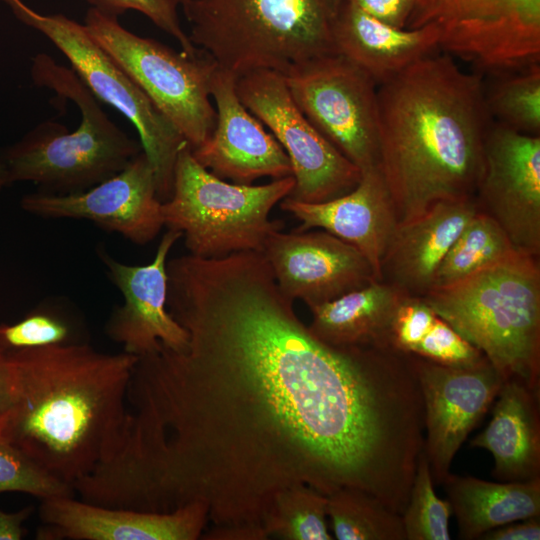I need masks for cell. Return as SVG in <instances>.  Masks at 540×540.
<instances>
[{
    "mask_svg": "<svg viewBox=\"0 0 540 540\" xmlns=\"http://www.w3.org/2000/svg\"><path fill=\"white\" fill-rule=\"evenodd\" d=\"M442 484L462 540H477L504 524L540 516V477L491 482L449 473Z\"/></svg>",
    "mask_w": 540,
    "mask_h": 540,
    "instance_id": "25",
    "label": "cell"
},
{
    "mask_svg": "<svg viewBox=\"0 0 540 540\" xmlns=\"http://www.w3.org/2000/svg\"><path fill=\"white\" fill-rule=\"evenodd\" d=\"M479 210L475 197L443 200L398 224L381 265V281L406 296H424L443 258Z\"/></svg>",
    "mask_w": 540,
    "mask_h": 540,
    "instance_id": "21",
    "label": "cell"
},
{
    "mask_svg": "<svg viewBox=\"0 0 540 540\" xmlns=\"http://www.w3.org/2000/svg\"><path fill=\"white\" fill-rule=\"evenodd\" d=\"M268 538L264 529L247 526H212L200 537L204 540H265Z\"/></svg>",
    "mask_w": 540,
    "mask_h": 540,
    "instance_id": "39",
    "label": "cell"
},
{
    "mask_svg": "<svg viewBox=\"0 0 540 540\" xmlns=\"http://www.w3.org/2000/svg\"><path fill=\"white\" fill-rule=\"evenodd\" d=\"M428 459L421 452L402 519L406 540H450V503L434 490Z\"/></svg>",
    "mask_w": 540,
    "mask_h": 540,
    "instance_id": "30",
    "label": "cell"
},
{
    "mask_svg": "<svg viewBox=\"0 0 540 540\" xmlns=\"http://www.w3.org/2000/svg\"><path fill=\"white\" fill-rule=\"evenodd\" d=\"M17 385L13 364L8 352L0 348V434L16 405Z\"/></svg>",
    "mask_w": 540,
    "mask_h": 540,
    "instance_id": "37",
    "label": "cell"
},
{
    "mask_svg": "<svg viewBox=\"0 0 540 540\" xmlns=\"http://www.w3.org/2000/svg\"><path fill=\"white\" fill-rule=\"evenodd\" d=\"M32 512V507H25L15 513L0 510V540L22 539L25 533L23 524Z\"/></svg>",
    "mask_w": 540,
    "mask_h": 540,
    "instance_id": "40",
    "label": "cell"
},
{
    "mask_svg": "<svg viewBox=\"0 0 540 540\" xmlns=\"http://www.w3.org/2000/svg\"><path fill=\"white\" fill-rule=\"evenodd\" d=\"M338 54L364 70L377 85L440 49L433 26L398 28L344 0L334 25Z\"/></svg>",
    "mask_w": 540,
    "mask_h": 540,
    "instance_id": "22",
    "label": "cell"
},
{
    "mask_svg": "<svg viewBox=\"0 0 540 540\" xmlns=\"http://www.w3.org/2000/svg\"><path fill=\"white\" fill-rule=\"evenodd\" d=\"M353 5L386 24L406 28L415 0H348Z\"/></svg>",
    "mask_w": 540,
    "mask_h": 540,
    "instance_id": "36",
    "label": "cell"
},
{
    "mask_svg": "<svg viewBox=\"0 0 540 540\" xmlns=\"http://www.w3.org/2000/svg\"><path fill=\"white\" fill-rule=\"evenodd\" d=\"M447 366H471L485 358L447 322L437 317L413 354Z\"/></svg>",
    "mask_w": 540,
    "mask_h": 540,
    "instance_id": "34",
    "label": "cell"
},
{
    "mask_svg": "<svg viewBox=\"0 0 540 540\" xmlns=\"http://www.w3.org/2000/svg\"><path fill=\"white\" fill-rule=\"evenodd\" d=\"M236 91L289 157L295 180L289 198L319 203L356 187L361 171L300 111L283 74L264 69L248 72L237 78Z\"/></svg>",
    "mask_w": 540,
    "mask_h": 540,
    "instance_id": "12",
    "label": "cell"
},
{
    "mask_svg": "<svg viewBox=\"0 0 540 540\" xmlns=\"http://www.w3.org/2000/svg\"><path fill=\"white\" fill-rule=\"evenodd\" d=\"M39 540H197L209 512L195 502L169 513L110 508L72 497L42 500Z\"/></svg>",
    "mask_w": 540,
    "mask_h": 540,
    "instance_id": "19",
    "label": "cell"
},
{
    "mask_svg": "<svg viewBox=\"0 0 540 540\" xmlns=\"http://www.w3.org/2000/svg\"><path fill=\"white\" fill-rule=\"evenodd\" d=\"M495 399L491 421L470 446L491 453L501 482L540 477V392L505 380Z\"/></svg>",
    "mask_w": 540,
    "mask_h": 540,
    "instance_id": "23",
    "label": "cell"
},
{
    "mask_svg": "<svg viewBox=\"0 0 540 540\" xmlns=\"http://www.w3.org/2000/svg\"><path fill=\"white\" fill-rule=\"evenodd\" d=\"M263 254L282 293L308 308L376 280L370 263L354 246L325 230L275 231Z\"/></svg>",
    "mask_w": 540,
    "mask_h": 540,
    "instance_id": "16",
    "label": "cell"
},
{
    "mask_svg": "<svg viewBox=\"0 0 540 540\" xmlns=\"http://www.w3.org/2000/svg\"><path fill=\"white\" fill-rule=\"evenodd\" d=\"M437 317L423 297L404 296L392 319L390 346L401 353L413 354Z\"/></svg>",
    "mask_w": 540,
    "mask_h": 540,
    "instance_id": "35",
    "label": "cell"
},
{
    "mask_svg": "<svg viewBox=\"0 0 540 540\" xmlns=\"http://www.w3.org/2000/svg\"><path fill=\"white\" fill-rule=\"evenodd\" d=\"M294 186L293 176L263 185L226 182L185 147L175 164L171 197L161 205L164 226L181 232L196 257L263 252L270 235L283 228L281 220H270V212Z\"/></svg>",
    "mask_w": 540,
    "mask_h": 540,
    "instance_id": "7",
    "label": "cell"
},
{
    "mask_svg": "<svg viewBox=\"0 0 540 540\" xmlns=\"http://www.w3.org/2000/svg\"><path fill=\"white\" fill-rule=\"evenodd\" d=\"M516 251L501 226L479 209L449 248L436 271L430 290L467 279L498 264Z\"/></svg>",
    "mask_w": 540,
    "mask_h": 540,
    "instance_id": "26",
    "label": "cell"
},
{
    "mask_svg": "<svg viewBox=\"0 0 540 540\" xmlns=\"http://www.w3.org/2000/svg\"><path fill=\"white\" fill-rule=\"evenodd\" d=\"M22 492L42 500L75 496L71 485L56 478L22 450L0 436V493Z\"/></svg>",
    "mask_w": 540,
    "mask_h": 540,
    "instance_id": "31",
    "label": "cell"
},
{
    "mask_svg": "<svg viewBox=\"0 0 540 540\" xmlns=\"http://www.w3.org/2000/svg\"><path fill=\"white\" fill-rule=\"evenodd\" d=\"M236 80L233 74L216 70L211 82L216 124L210 137L191 150L193 157L215 176L235 184L293 176L285 150L241 102Z\"/></svg>",
    "mask_w": 540,
    "mask_h": 540,
    "instance_id": "18",
    "label": "cell"
},
{
    "mask_svg": "<svg viewBox=\"0 0 540 540\" xmlns=\"http://www.w3.org/2000/svg\"><path fill=\"white\" fill-rule=\"evenodd\" d=\"M475 199L516 250L540 253V136L497 122L488 131Z\"/></svg>",
    "mask_w": 540,
    "mask_h": 540,
    "instance_id": "14",
    "label": "cell"
},
{
    "mask_svg": "<svg viewBox=\"0 0 540 540\" xmlns=\"http://www.w3.org/2000/svg\"><path fill=\"white\" fill-rule=\"evenodd\" d=\"M31 77L35 85L74 102L81 121L74 131L58 122H42L5 148L0 159L10 183L33 182L50 194L77 193L117 174L142 152L140 143L106 115L71 68L38 53Z\"/></svg>",
    "mask_w": 540,
    "mask_h": 540,
    "instance_id": "5",
    "label": "cell"
},
{
    "mask_svg": "<svg viewBox=\"0 0 540 540\" xmlns=\"http://www.w3.org/2000/svg\"><path fill=\"white\" fill-rule=\"evenodd\" d=\"M8 355L17 398L0 436L73 487L112 451L138 357L69 342Z\"/></svg>",
    "mask_w": 540,
    "mask_h": 540,
    "instance_id": "3",
    "label": "cell"
},
{
    "mask_svg": "<svg viewBox=\"0 0 540 540\" xmlns=\"http://www.w3.org/2000/svg\"><path fill=\"white\" fill-rule=\"evenodd\" d=\"M379 169L398 224L474 197L493 122L480 73L433 53L377 87Z\"/></svg>",
    "mask_w": 540,
    "mask_h": 540,
    "instance_id": "2",
    "label": "cell"
},
{
    "mask_svg": "<svg viewBox=\"0 0 540 540\" xmlns=\"http://www.w3.org/2000/svg\"><path fill=\"white\" fill-rule=\"evenodd\" d=\"M489 75L484 98L492 120L540 136V63Z\"/></svg>",
    "mask_w": 540,
    "mask_h": 540,
    "instance_id": "28",
    "label": "cell"
},
{
    "mask_svg": "<svg viewBox=\"0 0 540 540\" xmlns=\"http://www.w3.org/2000/svg\"><path fill=\"white\" fill-rule=\"evenodd\" d=\"M312 125L362 172L379 168L377 83L336 53L283 74Z\"/></svg>",
    "mask_w": 540,
    "mask_h": 540,
    "instance_id": "11",
    "label": "cell"
},
{
    "mask_svg": "<svg viewBox=\"0 0 540 540\" xmlns=\"http://www.w3.org/2000/svg\"><path fill=\"white\" fill-rule=\"evenodd\" d=\"M167 274L188 344L138 357L119 437L89 477L97 499L157 513L200 502L213 526L265 529L296 484L383 494L417 420L401 360L314 336L262 252L187 254Z\"/></svg>",
    "mask_w": 540,
    "mask_h": 540,
    "instance_id": "1",
    "label": "cell"
},
{
    "mask_svg": "<svg viewBox=\"0 0 540 540\" xmlns=\"http://www.w3.org/2000/svg\"><path fill=\"white\" fill-rule=\"evenodd\" d=\"M10 184L6 168L3 164V162L0 159V192L8 185Z\"/></svg>",
    "mask_w": 540,
    "mask_h": 540,
    "instance_id": "41",
    "label": "cell"
},
{
    "mask_svg": "<svg viewBox=\"0 0 540 540\" xmlns=\"http://www.w3.org/2000/svg\"><path fill=\"white\" fill-rule=\"evenodd\" d=\"M280 207L301 222L294 231L320 228L354 246L381 281L382 261L398 221L379 168L362 172L356 187L340 197L319 203L285 197Z\"/></svg>",
    "mask_w": 540,
    "mask_h": 540,
    "instance_id": "20",
    "label": "cell"
},
{
    "mask_svg": "<svg viewBox=\"0 0 540 540\" xmlns=\"http://www.w3.org/2000/svg\"><path fill=\"white\" fill-rule=\"evenodd\" d=\"M328 497L306 485L296 484L278 492L263 519L269 537L285 540H331L327 525Z\"/></svg>",
    "mask_w": 540,
    "mask_h": 540,
    "instance_id": "29",
    "label": "cell"
},
{
    "mask_svg": "<svg viewBox=\"0 0 540 540\" xmlns=\"http://www.w3.org/2000/svg\"><path fill=\"white\" fill-rule=\"evenodd\" d=\"M23 24L45 36L97 98L136 128L143 153L155 175L158 198L171 197L174 169L186 140L140 87L92 39L85 26L61 13H40L23 0H1Z\"/></svg>",
    "mask_w": 540,
    "mask_h": 540,
    "instance_id": "9",
    "label": "cell"
},
{
    "mask_svg": "<svg viewBox=\"0 0 540 540\" xmlns=\"http://www.w3.org/2000/svg\"><path fill=\"white\" fill-rule=\"evenodd\" d=\"M422 297L482 352L504 381L517 380L540 392V268L535 256L516 251Z\"/></svg>",
    "mask_w": 540,
    "mask_h": 540,
    "instance_id": "6",
    "label": "cell"
},
{
    "mask_svg": "<svg viewBox=\"0 0 540 540\" xmlns=\"http://www.w3.org/2000/svg\"><path fill=\"white\" fill-rule=\"evenodd\" d=\"M184 0H87L91 7L118 17L128 10L146 16L155 26L173 37L181 51L194 56L199 52L182 28L179 11Z\"/></svg>",
    "mask_w": 540,
    "mask_h": 540,
    "instance_id": "32",
    "label": "cell"
},
{
    "mask_svg": "<svg viewBox=\"0 0 540 540\" xmlns=\"http://www.w3.org/2000/svg\"><path fill=\"white\" fill-rule=\"evenodd\" d=\"M424 408L425 453L435 484L450 473L457 451L495 400L504 379L485 357L447 366L411 355Z\"/></svg>",
    "mask_w": 540,
    "mask_h": 540,
    "instance_id": "13",
    "label": "cell"
},
{
    "mask_svg": "<svg viewBox=\"0 0 540 540\" xmlns=\"http://www.w3.org/2000/svg\"><path fill=\"white\" fill-rule=\"evenodd\" d=\"M85 29L173 124L191 150L203 144L216 124L211 82L218 69L206 53L176 51L139 36L111 16L90 7Z\"/></svg>",
    "mask_w": 540,
    "mask_h": 540,
    "instance_id": "8",
    "label": "cell"
},
{
    "mask_svg": "<svg viewBox=\"0 0 540 540\" xmlns=\"http://www.w3.org/2000/svg\"><path fill=\"white\" fill-rule=\"evenodd\" d=\"M327 497V515L336 539L406 540L402 515L374 495L345 487Z\"/></svg>",
    "mask_w": 540,
    "mask_h": 540,
    "instance_id": "27",
    "label": "cell"
},
{
    "mask_svg": "<svg viewBox=\"0 0 540 540\" xmlns=\"http://www.w3.org/2000/svg\"><path fill=\"white\" fill-rule=\"evenodd\" d=\"M427 25L442 50L483 72L540 60V0H415L407 28Z\"/></svg>",
    "mask_w": 540,
    "mask_h": 540,
    "instance_id": "10",
    "label": "cell"
},
{
    "mask_svg": "<svg viewBox=\"0 0 540 540\" xmlns=\"http://www.w3.org/2000/svg\"><path fill=\"white\" fill-rule=\"evenodd\" d=\"M344 0H184L192 44L236 78L285 74L336 54L334 25Z\"/></svg>",
    "mask_w": 540,
    "mask_h": 540,
    "instance_id": "4",
    "label": "cell"
},
{
    "mask_svg": "<svg viewBox=\"0 0 540 540\" xmlns=\"http://www.w3.org/2000/svg\"><path fill=\"white\" fill-rule=\"evenodd\" d=\"M182 233L170 230L163 235L154 259L146 265H126L101 255L110 279L123 295L124 303L112 312L106 334L122 345L123 352L141 357L161 345L182 351L188 333L167 308V257Z\"/></svg>",
    "mask_w": 540,
    "mask_h": 540,
    "instance_id": "17",
    "label": "cell"
},
{
    "mask_svg": "<svg viewBox=\"0 0 540 540\" xmlns=\"http://www.w3.org/2000/svg\"><path fill=\"white\" fill-rule=\"evenodd\" d=\"M482 540H539L540 516L510 522L494 528L480 538Z\"/></svg>",
    "mask_w": 540,
    "mask_h": 540,
    "instance_id": "38",
    "label": "cell"
},
{
    "mask_svg": "<svg viewBox=\"0 0 540 540\" xmlns=\"http://www.w3.org/2000/svg\"><path fill=\"white\" fill-rule=\"evenodd\" d=\"M392 285L374 280L332 301L313 306L311 333L336 347L390 346V327L401 299Z\"/></svg>",
    "mask_w": 540,
    "mask_h": 540,
    "instance_id": "24",
    "label": "cell"
},
{
    "mask_svg": "<svg viewBox=\"0 0 540 540\" xmlns=\"http://www.w3.org/2000/svg\"><path fill=\"white\" fill-rule=\"evenodd\" d=\"M69 326L46 312H32L13 324H0V348L6 352L68 343Z\"/></svg>",
    "mask_w": 540,
    "mask_h": 540,
    "instance_id": "33",
    "label": "cell"
},
{
    "mask_svg": "<svg viewBox=\"0 0 540 540\" xmlns=\"http://www.w3.org/2000/svg\"><path fill=\"white\" fill-rule=\"evenodd\" d=\"M28 213L45 218L87 219L131 242L144 245L164 226L154 170L139 153L120 172L81 192H36L21 199Z\"/></svg>",
    "mask_w": 540,
    "mask_h": 540,
    "instance_id": "15",
    "label": "cell"
}]
</instances>
